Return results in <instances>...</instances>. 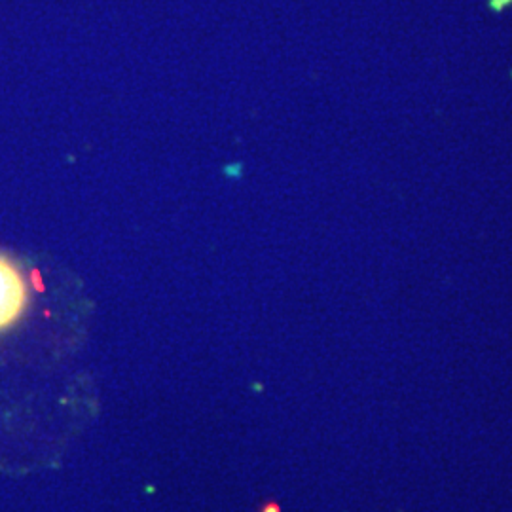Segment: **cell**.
<instances>
[{"instance_id": "6da1fadb", "label": "cell", "mask_w": 512, "mask_h": 512, "mask_svg": "<svg viewBox=\"0 0 512 512\" xmlns=\"http://www.w3.org/2000/svg\"><path fill=\"white\" fill-rule=\"evenodd\" d=\"M29 304V289L18 266L0 255V332L12 329Z\"/></svg>"}]
</instances>
